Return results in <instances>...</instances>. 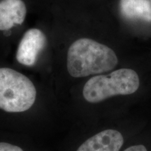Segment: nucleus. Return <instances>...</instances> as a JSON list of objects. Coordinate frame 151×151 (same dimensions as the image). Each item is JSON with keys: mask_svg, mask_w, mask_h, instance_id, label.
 <instances>
[{"mask_svg": "<svg viewBox=\"0 0 151 151\" xmlns=\"http://www.w3.org/2000/svg\"><path fill=\"white\" fill-rule=\"evenodd\" d=\"M118 62L112 49L90 39H78L68 50L67 69L74 78L107 72L114 69Z\"/></svg>", "mask_w": 151, "mask_h": 151, "instance_id": "obj_1", "label": "nucleus"}, {"mask_svg": "<svg viewBox=\"0 0 151 151\" xmlns=\"http://www.w3.org/2000/svg\"><path fill=\"white\" fill-rule=\"evenodd\" d=\"M140 81L135 71L127 68L99 75L87 81L83 95L88 102L96 104L117 95H128L139 89Z\"/></svg>", "mask_w": 151, "mask_h": 151, "instance_id": "obj_2", "label": "nucleus"}, {"mask_svg": "<svg viewBox=\"0 0 151 151\" xmlns=\"http://www.w3.org/2000/svg\"><path fill=\"white\" fill-rule=\"evenodd\" d=\"M37 90L22 73L7 67L0 68V110L24 112L35 102Z\"/></svg>", "mask_w": 151, "mask_h": 151, "instance_id": "obj_3", "label": "nucleus"}, {"mask_svg": "<svg viewBox=\"0 0 151 151\" xmlns=\"http://www.w3.org/2000/svg\"><path fill=\"white\" fill-rule=\"evenodd\" d=\"M46 37L40 29L32 28L27 30L20 41L16 52L19 63L32 66L37 61L38 54L46 44Z\"/></svg>", "mask_w": 151, "mask_h": 151, "instance_id": "obj_4", "label": "nucleus"}, {"mask_svg": "<svg viewBox=\"0 0 151 151\" xmlns=\"http://www.w3.org/2000/svg\"><path fill=\"white\" fill-rule=\"evenodd\" d=\"M124 143L120 132L106 129L86 140L76 151H119Z\"/></svg>", "mask_w": 151, "mask_h": 151, "instance_id": "obj_5", "label": "nucleus"}, {"mask_svg": "<svg viewBox=\"0 0 151 151\" xmlns=\"http://www.w3.org/2000/svg\"><path fill=\"white\" fill-rule=\"evenodd\" d=\"M27 8L22 0L0 1V30L6 31L16 24H21L25 19Z\"/></svg>", "mask_w": 151, "mask_h": 151, "instance_id": "obj_6", "label": "nucleus"}, {"mask_svg": "<svg viewBox=\"0 0 151 151\" xmlns=\"http://www.w3.org/2000/svg\"><path fill=\"white\" fill-rule=\"evenodd\" d=\"M120 10L127 19L151 22L150 0H120Z\"/></svg>", "mask_w": 151, "mask_h": 151, "instance_id": "obj_7", "label": "nucleus"}, {"mask_svg": "<svg viewBox=\"0 0 151 151\" xmlns=\"http://www.w3.org/2000/svg\"><path fill=\"white\" fill-rule=\"evenodd\" d=\"M0 151H23V150L16 145L1 141L0 142Z\"/></svg>", "mask_w": 151, "mask_h": 151, "instance_id": "obj_8", "label": "nucleus"}, {"mask_svg": "<svg viewBox=\"0 0 151 151\" xmlns=\"http://www.w3.org/2000/svg\"><path fill=\"white\" fill-rule=\"evenodd\" d=\"M124 151H147V149L143 145H137V146H130Z\"/></svg>", "mask_w": 151, "mask_h": 151, "instance_id": "obj_9", "label": "nucleus"}, {"mask_svg": "<svg viewBox=\"0 0 151 151\" xmlns=\"http://www.w3.org/2000/svg\"><path fill=\"white\" fill-rule=\"evenodd\" d=\"M150 3H151V0H150Z\"/></svg>", "mask_w": 151, "mask_h": 151, "instance_id": "obj_10", "label": "nucleus"}]
</instances>
